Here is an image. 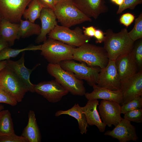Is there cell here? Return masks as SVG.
<instances>
[{"mask_svg": "<svg viewBox=\"0 0 142 142\" xmlns=\"http://www.w3.org/2000/svg\"><path fill=\"white\" fill-rule=\"evenodd\" d=\"M120 89L123 95L122 105L142 95V70L121 80Z\"/></svg>", "mask_w": 142, "mask_h": 142, "instance_id": "cell-11", "label": "cell"}, {"mask_svg": "<svg viewBox=\"0 0 142 142\" xmlns=\"http://www.w3.org/2000/svg\"><path fill=\"white\" fill-rule=\"evenodd\" d=\"M25 53L22 54L18 60L14 61L10 59L7 60L6 67L12 71L26 85L29 92H35L34 84L32 83L30 80V75L32 72L40 64H37L31 69L27 68L24 65Z\"/></svg>", "mask_w": 142, "mask_h": 142, "instance_id": "cell-15", "label": "cell"}, {"mask_svg": "<svg viewBox=\"0 0 142 142\" xmlns=\"http://www.w3.org/2000/svg\"><path fill=\"white\" fill-rule=\"evenodd\" d=\"M142 107V96H138L121 106V113L124 114L128 112Z\"/></svg>", "mask_w": 142, "mask_h": 142, "instance_id": "cell-29", "label": "cell"}, {"mask_svg": "<svg viewBox=\"0 0 142 142\" xmlns=\"http://www.w3.org/2000/svg\"><path fill=\"white\" fill-rule=\"evenodd\" d=\"M86 105L81 107L88 124L95 125L101 133L105 131L106 125L103 122L97 109L99 105L97 99L88 100Z\"/></svg>", "mask_w": 142, "mask_h": 142, "instance_id": "cell-19", "label": "cell"}, {"mask_svg": "<svg viewBox=\"0 0 142 142\" xmlns=\"http://www.w3.org/2000/svg\"><path fill=\"white\" fill-rule=\"evenodd\" d=\"M0 89L18 102H21L28 89L11 70L5 67L0 71Z\"/></svg>", "mask_w": 142, "mask_h": 142, "instance_id": "cell-6", "label": "cell"}, {"mask_svg": "<svg viewBox=\"0 0 142 142\" xmlns=\"http://www.w3.org/2000/svg\"><path fill=\"white\" fill-rule=\"evenodd\" d=\"M116 0H111V1L114 3H115Z\"/></svg>", "mask_w": 142, "mask_h": 142, "instance_id": "cell-45", "label": "cell"}, {"mask_svg": "<svg viewBox=\"0 0 142 142\" xmlns=\"http://www.w3.org/2000/svg\"><path fill=\"white\" fill-rule=\"evenodd\" d=\"M18 103L15 100L0 89V103H4L12 106L16 105Z\"/></svg>", "mask_w": 142, "mask_h": 142, "instance_id": "cell-34", "label": "cell"}, {"mask_svg": "<svg viewBox=\"0 0 142 142\" xmlns=\"http://www.w3.org/2000/svg\"><path fill=\"white\" fill-rule=\"evenodd\" d=\"M121 80L115 61L109 60L107 65L100 69L97 84L113 90L120 89Z\"/></svg>", "mask_w": 142, "mask_h": 142, "instance_id": "cell-12", "label": "cell"}, {"mask_svg": "<svg viewBox=\"0 0 142 142\" xmlns=\"http://www.w3.org/2000/svg\"><path fill=\"white\" fill-rule=\"evenodd\" d=\"M124 1V0H116L114 3L119 6L122 4Z\"/></svg>", "mask_w": 142, "mask_h": 142, "instance_id": "cell-41", "label": "cell"}, {"mask_svg": "<svg viewBox=\"0 0 142 142\" xmlns=\"http://www.w3.org/2000/svg\"><path fill=\"white\" fill-rule=\"evenodd\" d=\"M41 27L39 25L33 23L28 20L21 19L18 33V39L20 38H25L33 35L39 34Z\"/></svg>", "mask_w": 142, "mask_h": 142, "instance_id": "cell-24", "label": "cell"}, {"mask_svg": "<svg viewBox=\"0 0 142 142\" xmlns=\"http://www.w3.org/2000/svg\"><path fill=\"white\" fill-rule=\"evenodd\" d=\"M0 142H28L27 140L22 136H19L15 133L0 135Z\"/></svg>", "mask_w": 142, "mask_h": 142, "instance_id": "cell-32", "label": "cell"}, {"mask_svg": "<svg viewBox=\"0 0 142 142\" xmlns=\"http://www.w3.org/2000/svg\"><path fill=\"white\" fill-rule=\"evenodd\" d=\"M124 114V118L130 121L138 123L142 122L141 108L130 111Z\"/></svg>", "mask_w": 142, "mask_h": 142, "instance_id": "cell-30", "label": "cell"}, {"mask_svg": "<svg viewBox=\"0 0 142 142\" xmlns=\"http://www.w3.org/2000/svg\"><path fill=\"white\" fill-rule=\"evenodd\" d=\"M34 89L35 92L53 103L59 101L69 93L55 79L42 82L34 84Z\"/></svg>", "mask_w": 142, "mask_h": 142, "instance_id": "cell-10", "label": "cell"}, {"mask_svg": "<svg viewBox=\"0 0 142 142\" xmlns=\"http://www.w3.org/2000/svg\"><path fill=\"white\" fill-rule=\"evenodd\" d=\"M75 48L74 46L49 38L41 45L40 54L49 63L55 64L72 60Z\"/></svg>", "mask_w": 142, "mask_h": 142, "instance_id": "cell-5", "label": "cell"}, {"mask_svg": "<svg viewBox=\"0 0 142 142\" xmlns=\"http://www.w3.org/2000/svg\"><path fill=\"white\" fill-rule=\"evenodd\" d=\"M73 59L101 69L105 67L109 60L103 47L88 43L75 48Z\"/></svg>", "mask_w": 142, "mask_h": 142, "instance_id": "cell-3", "label": "cell"}, {"mask_svg": "<svg viewBox=\"0 0 142 142\" xmlns=\"http://www.w3.org/2000/svg\"><path fill=\"white\" fill-rule=\"evenodd\" d=\"M28 5V8L25 9L23 16L26 20L34 23L39 18L44 6L39 0H32Z\"/></svg>", "mask_w": 142, "mask_h": 142, "instance_id": "cell-26", "label": "cell"}, {"mask_svg": "<svg viewBox=\"0 0 142 142\" xmlns=\"http://www.w3.org/2000/svg\"><path fill=\"white\" fill-rule=\"evenodd\" d=\"M49 38L57 40L74 46L79 47L88 43L90 38L84 34L79 27L74 29L57 24L48 33Z\"/></svg>", "mask_w": 142, "mask_h": 142, "instance_id": "cell-7", "label": "cell"}, {"mask_svg": "<svg viewBox=\"0 0 142 142\" xmlns=\"http://www.w3.org/2000/svg\"><path fill=\"white\" fill-rule=\"evenodd\" d=\"M15 133L11 114L8 109L0 111V135Z\"/></svg>", "mask_w": 142, "mask_h": 142, "instance_id": "cell-25", "label": "cell"}, {"mask_svg": "<svg viewBox=\"0 0 142 142\" xmlns=\"http://www.w3.org/2000/svg\"><path fill=\"white\" fill-rule=\"evenodd\" d=\"M98 108L101 119L104 124L109 127L115 126L121 119V106L116 102L102 100Z\"/></svg>", "mask_w": 142, "mask_h": 142, "instance_id": "cell-13", "label": "cell"}, {"mask_svg": "<svg viewBox=\"0 0 142 142\" xmlns=\"http://www.w3.org/2000/svg\"><path fill=\"white\" fill-rule=\"evenodd\" d=\"M105 33L99 29H96L94 37L96 39L97 43H101L103 42L105 39Z\"/></svg>", "mask_w": 142, "mask_h": 142, "instance_id": "cell-37", "label": "cell"}, {"mask_svg": "<svg viewBox=\"0 0 142 142\" xmlns=\"http://www.w3.org/2000/svg\"><path fill=\"white\" fill-rule=\"evenodd\" d=\"M135 16L133 14L126 13L122 14L120 17L119 20L120 23L128 27L133 22Z\"/></svg>", "mask_w": 142, "mask_h": 142, "instance_id": "cell-35", "label": "cell"}, {"mask_svg": "<svg viewBox=\"0 0 142 142\" xmlns=\"http://www.w3.org/2000/svg\"><path fill=\"white\" fill-rule=\"evenodd\" d=\"M4 107L3 105L2 104L0 105V111L4 109Z\"/></svg>", "mask_w": 142, "mask_h": 142, "instance_id": "cell-42", "label": "cell"}, {"mask_svg": "<svg viewBox=\"0 0 142 142\" xmlns=\"http://www.w3.org/2000/svg\"><path fill=\"white\" fill-rule=\"evenodd\" d=\"M83 34L85 36L91 38L94 37L96 29L93 26L87 27H83Z\"/></svg>", "mask_w": 142, "mask_h": 142, "instance_id": "cell-36", "label": "cell"}, {"mask_svg": "<svg viewBox=\"0 0 142 142\" xmlns=\"http://www.w3.org/2000/svg\"><path fill=\"white\" fill-rule=\"evenodd\" d=\"M44 8L54 10L55 7L53 0H39Z\"/></svg>", "mask_w": 142, "mask_h": 142, "instance_id": "cell-38", "label": "cell"}, {"mask_svg": "<svg viewBox=\"0 0 142 142\" xmlns=\"http://www.w3.org/2000/svg\"><path fill=\"white\" fill-rule=\"evenodd\" d=\"M116 67L121 80L137 73L139 67L133 49L130 52L120 56L115 61Z\"/></svg>", "mask_w": 142, "mask_h": 142, "instance_id": "cell-17", "label": "cell"}, {"mask_svg": "<svg viewBox=\"0 0 142 142\" xmlns=\"http://www.w3.org/2000/svg\"><path fill=\"white\" fill-rule=\"evenodd\" d=\"M135 127L131 121L122 118L112 130L107 131L104 134L118 139L120 142L136 141L138 139Z\"/></svg>", "mask_w": 142, "mask_h": 142, "instance_id": "cell-14", "label": "cell"}, {"mask_svg": "<svg viewBox=\"0 0 142 142\" xmlns=\"http://www.w3.org/2000/svg\"><path fill=\"white\" fill-rule=\"evenodd\" d=\"M28 117L27 124L23 130L21 136L27 139L28 142H40L42 137L34 111L30 110Z\"/></svg>", "mask_w": 142, "mask_h": 142, "instance_id": "cell-21", "label": "cell"}, {"mask_svg": "<svg viewBox=\"0 0 142 142\" xmlns=\"http://www.w3.org/2000/svg\"><path fill=\"white\" fill-rule=\"evenodd\" d=\"M32 0H0V13L2 18L19 23L27 6Z\"/></svg>", "mask_w": 142, "mask_h": 142, "instance_id": "cell-9", "label": "cell"}, {"mask_svg": "<svg viewBox=\"0 0 142 142\" xmlns=\"http://www.w3.org/2000/svg\"><path fill=\"white\" fill-rule=\"evenodd\" d=\"M93 90L91 93H86L85 96L88 100L102 99L115 101L120 104L123 102V95L120 89L113 90L101 87L97 84L93 86Z\"/></svg>", "mask_w": 142, "mask_h": 142, "instance_id": "cell-20", "label": "cell"}, {"mask_svg": "<svg viewBox=\"0 0 142 142\" xmlns=\"http://www.w3.org/2000/svg\"><path fill=\"white\" fill-rule=\"evenodd\" d=\"M66 114L72 116L78 121L80 133L86 134L88 124L80 107L78 104H75L71 108L65 110H59L56 112L55 116H58L61 115Z\"/></svg>", "mask_w": 142, "mask_h": 142, "instance_id": "cell-23", "label": "cell"}, {"mask_svg": "<svg viewBox=\"0 0 142 142\" xmlns=\"http://www.w3.org/2000/svg\"><path fill=\"white\" fill-rule=\"evenodd\" d=\"M135 58L139 68L141 69L142 66V40L141 39L133 49Z\"/></svg>", "mask_w": 142, "mask_h": 142, "instance_id": "cell-33", "label": "cell"}, {"mask_svg": "<svg viewBox=\"0 0 142 142\" xmlns=\"http://www.w3.org/2000/svg\"><path fill=\"white\" fill-rule=\"evenodd\" d=\"M41 46V45H32L20 49H12L9 47L5 48L0 52V61L7 60L11 58L16 57L21 53L26 51L40 50Z\"/></svg>", "mask_w": 142, "mask_h": 142, "instance_id": "cell-27", "label": "cell"}, {"mask_svg": "<svg viewBox=\"0 0 142 142\" xmlns=\"http://www.w3.org/2000/svg\"><path fill=\"white\" fill-rule=\"evenodd\" d=\"M54 11L58 22L68 27L92 21L75 6L72 0H60L55 5Z\"/></svg>", "mask_w": 142, "mask_h": 142, "instance_id": "cell-2", "label": "cell"}, {"mask_svg": "<svg viewBox=\"0 0 142 142\" xmlns=\"http://www.w3.org/2000/svg\"><path fill=\"white\" fill-rule=\"evenodd\" d=\"M39 18L41 21V27L40 33L35 40L37 43L46 41L47 35L57 24L56 17L53 9L43 8Z\"/></svg>", "mask_w": 142, "mask_h": 142, "instance_id": "cell-18", "label": "cell"}, {"mask_svg": "<svg viewBox=\"0 0 142 142\" xmlns=\"http://www.w3.org/2000/svg\"><path fill=\"white\" fill-rule=\"evenodd\" d=\"M75 6L89 18L95 19L101 14L108 12L104 0H72Z\"/></svg>", "mask_w": 142, "mask_h": 142, "instance_id": "cell-16", "label": "cell"}, {"mask_svg": "<svg viewBox=\"0 0 142 142\" xmlns=\"http://www.w3.org/2000/svg\"><path fill=\"white\" fill-rule=\"evenodd\" d=\"M19 23H12L2 18L0 22V35L9 44L13 45L15 40L18 39Z\"/></svg>", "mask_w": 142, "mask_h": 142, "instance_id": "cell-22", "label": "cell"}, {"mask_svg": "<svg viewBox=\"0 0 142 142\" xmlns=\"http://www.w3.org/2000/svg\"><path fill=\"white\" fill-rule=\"evenodd\" d=\"M60 0H53L55 5L56 4H57Z\"/></svg>", "mask_w": 142, "mask_h": 142, "instance_id": "cell-43", "label": "cell"}, {"mask_svg": "<svg viewBox=\"0 0 142 142\" xmlns=\"http://www.w3.org/2000/svg\"><path fill=\"white\" fill-rule=\"evenodd\" d=\"M103 48L109 60L115 61L118 57L131 52L134 42L129 37L126 28L122 29L118 33L108 29L105 33Z\"/></svg>", "mask_w": 142, "mask_h": 142, "instance_id": "cell-1", "label": "cell"}, {"mask_svg": "<svg viewBox=\"0 0 142 142\" xmlns=\"http://www.w3.org/2000/svg\"><path fill=\"white\" fill-rule=\"evenodd\" d=\"M59 64L63 69L72 72L79 79L85 80L90 86L97 84L100 67H89L84 62L78 63L72 60L63 61Z\"/></svg>", "mask_w": 142, "mask_h": 142, "instance_id": "cell-8", "label": "cell"}, {"mask_svg": "<svg viewBox=\"0 0 142 142\" xmlns=\"http://www.w3.org/2000/svg\"><path fill=\"white\" fill-rule=\"evenodd\" d=\"M49 74L73 95L83 96L86 93L83 81L78 78L72 72L62 68L59 63H49L47 67Z\"/></svg>", "mask_w": 142, "mask_h": 142, "instance_id": "cell-4", "label": "cell"}, {"mask_svg": "<svg viewBox=\"0 0 142 142\" xmlns=\"http://www.w3.org/2000/svg\"><path fill=\"white\" fill-rule=\"evenodd\" d=\"M9 47L8 44L0 35V52L4 48Z\"/></svg>", "mask_w": 142, "mask_h": 142, "instance_id": "cell-39", "label": "cell"}, {"mask_svg": "<svg viewBox=\"0 0 142 142\" xmlns=\"http://www.w3.org/2000/svg\"><path fill=\"white\" fill-rule=\"evenodd\" d=\"M7 63V60L0 61V71L6 67Z\"/></svg>", "mask_w": 142, "mask_h": 142, "instance_id": "cell-40", "label": "cell"}, {"mask_svg": "<svg viewBox=\"0 0 142 142\" xmlns=\"http://www.w3.org/2000/svg\"><path fill=\"white\" fill-rule=\"evenodd\" d=\"M142 3V0H124L122 4L119 6L117 14H120L127 9H134L136 6Z\"/></svg>", "mask_w": 142, "mask_h": 142, "instance_id": "cell-31", "label": "cell"}, {"mask_svg": "<svg viewBox=\"0 0 142 142\" xmlns=\"http://www.w3.org/2000/svg\"><path fill=\"white\" fill-rule=\"evenodd\" d=\"M129 36L134 42L142 38V12L135 19L134 27L132 30L128 32Z\"/></svg>", "mask_w": 142, "mask_h": 142, "instance_id": "cell-28", "label": "cell"}, {"mask_svg": "<svg viewBox=\"0 0 142 142\" xmlns=\"http://www.w3.org/2000/svg\"><path fill=\"white\" fill-rule=\"evenodd\" d=\"M2 18L0 13V22L1 21Z\"/></svg>", "mask_w": 142, "mask_h": 142, "instance_id": "cell-44", "label": "cell"}]
</instances>
